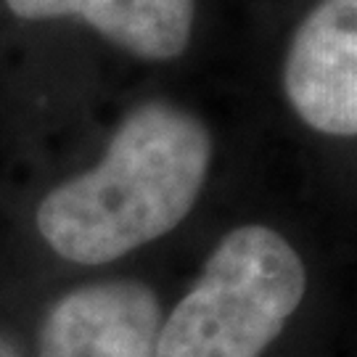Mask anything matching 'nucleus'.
<instances>
[{
    "label": "nucleus",
    "instance_id": "obj_3",
    "mask_svg": "<svg viewBox=\"0 0 357 357\" xmlns=\"http://www.w3.org/2000/svg\"><path fill=\"white\" fill-rule=\"evenodd\" d=\"M296 116L323 135H357V0H320L296 26L283 64Z\"/></svg>",
    "mask_w": 357,
    "mask_h": 357
},
{
    "label": "nucleus",
    "instance_id": "obj_2",
    "mask_svg": "<svg viewBox=\"0 0 357 357\" xmlns=\"http://www.w3.org/2000/svg\"><path fill=\"white\" fill-rule=\"evenodd\" d=\"M307 273L281 233L230 230L162 323L156 357H259L302 305Z\"/></svg>",
    "mask_w": 357,
    "mask_h": 357
},
{
    "label": "nucleus",
    "instance_id": "obj_1",
    "mask_svg": "<svg viewBox=\"0 0 357 357\" xmlns=\"http://www.w3.org/2000/svg\"><path fill=\"white\" fill-rule=\"evenodd\" d=\"M212 162L202 119L165 101L132 109L98 165L38 206L43 241L75 265H106L175 230L193 209Z\"/></svg>",
    "mask_w": 357,
    "mask_h": 357
},
{
    "label": "nucleus",
    "instance_id": "obj_4",
    "mask_svg": "<svg viewBox=\"0 0 357 357\" xmlns=\"http://www.w3.org/2000/svg\"><path fill=\"white\" fill-rule=\"evenodd\" d=\"M162 323V305L146 283H88L45 315L40 357H156Z\"/></svg>",
    "mask_w": 357,
    "mask_h": 357
},
{
    "label": "nucleus",
    "instance_id": "obj_5",
    "mask_svg": "<svg viewBox=\"0 0 357 357\" xmlns=\"http://www.w3.org/2000/svg\"><path fill=\"white\" fill-rule=\"evenodd\" d=\"M22 19L75 16L103 38L149 61L178 59L188 48L193 0H6Z\"/></svg>",
    "mask_w": 357,
    "mask_h": 357
}]
</instances>
